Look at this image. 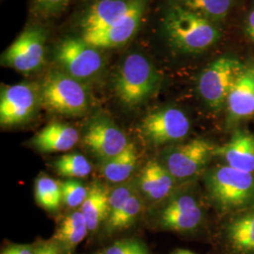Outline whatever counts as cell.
Instances as JSON below:
<instances>
[{"instance_id": "cell-21", "label": "cell", "mask_w": 254, "mask_h": 254, "mask_svg": "<svg viewBox=\"0 0 254 254\" xmlns=\"http://www.w3.org/2000/svg\"><path fill=\"white\" fill-rule=\"evenodd\" d=\"M109 195L110 191L100 183L95 182L89 187V194L79 209L86 219L89 233H95L109 218Z\"/></svg>"}, {"instance_id": "cell-6", "label": "cell", "mask_w": 254, "mask_h": 254, "mask_svg": "<svg viewBox=\"0 0 254 254\" xmlns=\"http://www.w3.org/2000/svg\"><path fill=\"white\" fill-rule=\"evenodd\" d=\"M55 60L64 73L83 83L97 78L106 66L99 49L82 37L69 38L60 43L55 50Z\"/></svg>"}, {"instance_id": "cell-10", "label": "cell", "mask_w": 254, "mask_h": 254, "mask_svg": "<svg viewBox=\"0 0 254 254\" xmlns=\"http://www.w3.org/2000/svg\"><path fill=\"white\" fill-rule=\"evenodd\" d=\"M42 104L41 87L35 83H20L4 86L0 96V124L14 127L34 116Z\"/></svg>"}, {"instance_id": "cell-13", "label": "cell", "mask_w": 254, "mask_h": 254, "mask_svg": "<svg viewBox=\"0 0 254 254\" xmlns=\"http://www.w3.org/2000/svg\"><path fill=\"white\" fill-rule=\"evenodd\" d=\"M149 0H136L127 14L113 26L92 32L82 33V38L98 49L114 48L128 43L140 27Z\"/></svg>"}, {"instance_id": "cell-9", "label": "cell", "mask_w": 254, "mask_h": 254, "mask_svg": "<svg viewBox=\"0 0 254 254\" xmlns=\"http://www.w3.org/2000/svg\"><path fill=\"white\" fill-rule=\"evenodd\" d=\"M46 34L44 28H26L1 56L3 66L20 73L39 70L46 62Z\"/></svg>"}, {"instance_id": "cell-4", "label": "cell", "mask_w": 254, "mask_h": 254, "mask_svg": "<svg viewBox=\"0 0 254 254\" xmlns=\"http://www.w3.org/2000/svg\"><path fill=\"white\" fill-rule=\"evenodd\" d=\"M40 87L42 104L57 114L80 117L90 109V94L85 84L63 70L49 72Z\"/></svg>"}, {"instance_id": "cell-30", "label": "cell", "mask_w": 254, "mask_h": 254, "mask_svg": "<svg viewBox=\"0 0 254 254\" xmlns=\"http://www.w3.org/2000/svg\"><path fill=\"white\" fill-rule=\"evenodd\" d=\"M1 254H35V247L30 245H10Z\"/></svg>"}, {"instance_id": "cell-27", "label": "cell", "mask_w": 254, "mask_h": 254, "mask_svg": "<svg viewBox=\"0 0 254 254\" xmlns=\"http://www.w3.org/2000/svg\"><path fill=\"white\" fill-rule=\"evenodd\" d=\"M61 190L63 194V202L69 208L81 206L89 194V188L74 179H68L62 182Z\"/></svg>"}, {"instance_id": "cell-3", "label": "cell", "mask_w": 254, "mask_h": 254, "mask_svg": "<svg viewBox=\"0 0 254 254\" xmlns=\"http://www.w3.org/2000/svg\"><path fill=\"white\" fill-rule=\"evenodd\" d=\"M204 184L209 198L222 212L242 210L254 204V173L220 165L206 172Z\"/></svg>"}, {"instance_id": "cell-18", "label": "cell", "mask_w": 254, "mask_h": 254, "mask_svg": "<svg viewBox=\"0 0 254 254\" xmlns=\"http://www.w3.org/2000/svg\"><path fill=\"white\" fill-rule=\"evenodd\" d=\"M176 182L163 164L151 160L142 169L137 187L143 198L151 202H157L172 193Z\"/></svg>"}, {"instance_id": "cell-14", "label": "cell", "mask_w": 254, "mask_h": 254, "mask_svg": "<svg viewBox=\"0 0 254 254\" xmlns=\"http://www.w3.org/2000/svg\"><path fill=\"white\" fill-rule=\"evenodd\" d=\"M202 210L191 195L183 194L170 200L160 211L157 222L168 231L178 233L190 232L202 220Z\"/></svg>"}, {"instance_id": "cell-11", "label": "cell", "mask_w": 254, "mask_h": 254, "mask_svg": "<svg viewBox=\"0 0 254 254\" xmlns=\"http://www.w3.org/2000/svg\"><path fill=\"white\" fill-rule=\"evenodd\" d=\"M143 208L137 182L120 184L109 195V215L105 223L109 236L130 227Z\"/></svg>"}, {"instance_id": "cell-2", "label": "cell", "mask_w": 254, "mask_h": 254, "mask_svg": "<svg viewBox=\"0 0 254 254\" xmlns=\"http://www.w3.org/2000/svg\"><path fill=\"white\" fill-rule=\"evenodd\" d=\"M161 83L160 74L144 55L131 53L122 61L113 79V90L119 101L134 109L149 100Z\"/></svg>"}, {"instance_id": "cell-1", "label": "cell", "mask_w": 254, "mask_h": 254, "mask_svg": "<svg viewBox=\"0 0 254 254\" xmlns=\"http://www.w3.org/2000/svg\"><path fill=\"white\" fill-rule=\"evenodd\" d=\"M163 29L172 46L184 54H201L221 38L219 25L173 5L165 11Z\"/></svg>"}, {"instance_id": "cell-26", "label": "cell", "mask_w": 254, "mask_h": 254, "mask_svg": "<svg viewBox=\"0 0 254 254\" xmlns=\"http://www.w3.org/2000/svg\"><path fill=\"white\" fill-rule=\"evenodd\" d=\"M58 173L68 178H84L91 173V164L82 154H64L55 162Z\"/></svg>"}, {"instance_id": "cell-12", "label": "cell", "mask_w": 254, "mask_h": 254, "mask_svg": "<svg viewBox=\"0 0 254 254\" xmlns=\"http://www.w3.org/2000/svg\"><path fill=\"white\" fill-rule=\"evenodd\" d=\"M82 136L83 144L102 164L123 152L129 143L121 128L105 116L91 119Z\"/></svg>"}, {"instance_id": "cell-8", "label": "cell", "mask_w": 254, "mask_h": 254, "mask_svg": "<svg viewBox=\"0 0 254 254\" xmlns=\"http://www.w3.org/2000/svg\"><path fill=\"white\" fill-rule=\"evenodd\" d=\"M139 129L150 144L162 146L184 139L190 133V123L181 109L165 107L147 114Z\"/></svg>"}, {"instance_id": "cell-16", "label": "cell", "mask_w": 254, "mask_h": 254, "mask_svg": "<svg viewBox=\"0 0 254 254\" xmlns=\"http://www.w3.org/2000/svg\"><path fill=\"white\" fill-rule=\"evenodd\" d=\"M215 156L236 170L254 173V134L236 130L228 142L216 148Z\"/></svg>"}, {"instance_id": "cell-24", "label": "cell", "mask_w": 254, "mask_h": 254, "mask_svg": "<svg viewBox=\"0 0 254 254\" xmlns=\"http://www.w3.org/2000/svg\"><path fill=\"white\" fill-rule=\"evenodd\" d=\"M169 5L190 10L218 25L224 22L234 6V0H168Z\"/></svg>"}, {"instance_id": "cell-28", "label": "cell", "mask_w": 254, "mask_h": 254, "mask_svg": "<svg viewBox=\"0 0 254 254\" xmlns=\"http://www.w3.org/2000/svg\"><path fill=\"white\" fill-rule=\"evenodd\" d=\"M95 254H150L148 248L138 239H121Z\"/></svg>"}, {"instance_id": "cell-31", "label": "cell", "mask_w": 254, "mask_h": 254, "mask_svg": "<svg viewBox=\"0 0 254 254\" xmlns=\"http://www.w3.org/2000/svg\"><path fill=\"white\" fill-rule=\"evenodd\" d=\"M246 35L254 45V8L250 10L245 20Z\"/></svg>"}, {"instance_id": "cell-22", "label": "cell", "mask_w": 254, "mask_h": 254, "mask_svg": "<svg viewBox=\"0 0 254 254\" xmlns=\"http://www.w3.org/2000/svg\"><path fill=\"white\" fill-rule=\"evenodd\" d=\"M230 249L236 254H254V211L234 218L226 228Z\"/></svg>"}, {"instance_id": "cell-5", "label": "cell", "mask_w": 254, "mask_h": 254, "mask_svg": "<svg viewBox=\"0 0 254 254\" xmlns=\"http://www.w3.org/2000/svg\"><path fill=\"white\" fill-rule=\"evenodd\" d=\"M245 65L234 55H223L200 72L197 79V91L208 109L218 112L226 107L228 96Z\"/></svg>"}, {"instance_id": "cell-17", "label": "cell", "mask_w": 254, "mask_h": 254, "mask_svg": "<svg viewBox=\"0 0 254 254\" xmlns=\"http://www.w3.org/2000/svg\"><path fill=\"white\" fill-rule=\"evenodd\" d=\"M136 0H98L82 19L83 33L98 31L113 26L123 18Z\"/></svg>"}, {"instance_id": "cell-15", "label": "cell", "mask_w": 254, "mask_h": 254, "mask_svg": "<svg viewBox=\"0 0 254 254\" xmlns=\"http://www.w3.org/2000/svg\"><path fill=\"white\" fill-rule=\"evenodd\" d=\"M226 124L235 127L254 116V59L247 63L226 102Z\"/></svg>"}, {"instance_id": "cell-19", "label": "cell", "mask_w": 254, "mask_h": 254, "mask_svg": "<svg viewBox=\"0 0 254 254\" xmlns=\"http://www.w3.org/2000/svg\"><path fill=\"white\" fill-rule=\"evenodd\" d=\"M79 139L74 127L53 123L44 127L33 136L31 144L42 153H58L71 150Z\"/></svg>"}, {"instance_id": "cell-7", "label": "cell", "mask_w": 254, "mask_h": 254, "mask_svg": "<svg viewBox=\"0 0 254 254\" xmlns=\"http://www.w3.org/2000/svg\"><path fill=\"white\" fill-rule=\"evenodd\" d=\"M217 146L206 139L196 138L189 142L168 147L161 163L176 181H185L201 173L215 156Z\"/></svg>"}, {"instance_id": "cell-23", "label": "cell", "mask_w": 254, "mask_h": 254, "mask_svg": "<svg viewBox=\"0 0 254 254\" xmlns=\"http://www.w3.org/2000/svg\"><path fill=\"white\" fill-rule=\"evenodd\" d=\"M137 162V151L133 143H128L120 154L102 164L103 177L110 183L122 184L127 182L135 171Z\"/></svg>"}, {"instance_id": "cell-20", "label": "cell", "mask_w": 254, "mask_h": 254, "mask_svg": "<svg viewBox=\"0 0 254 254\" xmlns=\"http://www.w3.org/2000/svg\"><path fill=\"white\" fill-rule=\"evenodd\" d=\"M89 229L80 210L68 214L56 229L53 242L65 254H73L76 247L88 236Z\"/></svg>"}, {"instance_id": "cell-29", "label": "cell", "mask_w": 254, "mask_h": 254, "mask_svg": "<svg viewBox=\"0 0 254 254\" xmlns=\"http://www.w3.org/2000/svg\"><path fill=\"white\" fill-rule=\"evenodd\" d=\"M70 0H33L34 7L43 15H55L64 10Z\"/></svg>"}, {"instance_id": "cell-32", "label": "cell", "mask_w": 254, "mask_h": 254, "mask_svg": "<svg viewBox=\"0 0 254 254\" xmlns=\"http://www.w3.org/2000/svg\"><path fill=\"white\" fill-rule=\"evenodd\" d=\"M172 254H193L190 251H188V250H177L175 252H173Z\"/></svg>"}, {"instance_id": "cell-25", "label": "cell", "mask_w": 254, "mask_h": 254, "mask_svg": "<svg viewBox=\"0 0 254 254\" xmlns=\"http://www.w3.org/2000/svg\"><path fill=\"white\" fill-rule=\"evenodd\" d=\"M35 199L40 206L50 212L60 208L63 201L61 184L46 174L41 173L35 182Z\"/></svg>"}]
</instances>
